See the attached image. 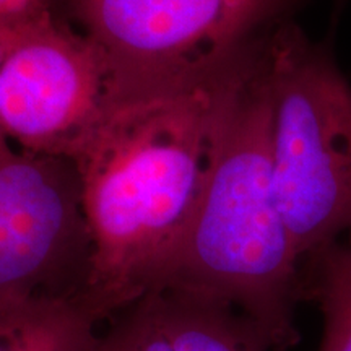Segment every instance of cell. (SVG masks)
<instances>
[{
  "mask_svg": "<svg viewBox=\"0 0 351 351\" xmlns=\"http://www.w3.org/2000/svg\"><path fill=\"white\" fill-rule=\"evenodd\" d=\"M265 39L200 80L109 95L78 147L72 161L91 241L78 301L98 326L158 291L207 182L226 109Z\"/></svg>",
  "mask_w": 351,
  "mask_h": 351,
  "instance_id": "obj_1",
  "label": "cell"
},
{
  "mask_svg": "<svg viewBox=\"0 0 351 351\" xmlns=\"http://www.w3.org/2000/svg\"><path fill=\"white\" fill-rule=\"evenodd\" d=\"M271 130L265 41L226 109L207 182L156 293L223 302L270 351H287L300 341L295 309L302 261L276 205Z\"/></svg>",
  "mask_w": 351,
  "mask_h": 351,
  "instance_id": "obj_2",
  "label": "cell"
},
{
  "mask_svg": "<svg viewBox=\"0 0 351 351\" xmlns=\"http://www.w3.org/2000/svg\"><path fill=\"white\" fill-rule=\"evenodd\" d=\"M271 168L301 261L351 231V85L324 44L285 20L267 39Z\"/></svg>",
  "mask_w": 351,
  "mask_h": 351,
  "instance_id": "obj_3",
  "label": "cell"
},
{
  "mask_svg": "<svg viewBox=\"0 0 351 351\" xmlns=\"http://www.w3.org/2000/svg\"><path fill=\"white\" fill-rule=\"evenodd\" d=\"M300 2L70 0V8L106 59L111 95H129L207 77Z\"/></svg>",
  "mask_w": 351,
  "mask_h": 351,
  "instance_id": "obj_4",
  "label": "cell"
},
{
  "mask_svg": "<svg viewBox=\"0 0 351 351\" xmlns=\"http://www.w3.org/2000/svg\"><path fill=\"white\" fill-rule=\"evenodd\" d=\"M109 95L103 52L49 7L0 28V127L15 147L72 160Z\"/></svg>",
  "mask_w": 351,
  "mask_h": 351,
  "instance_id": "obj_5",
  "label": "cell"
},
{
  "mask_svg": "<svg viewBox=\"0 0 351 351\" xmlns=\"http://www.w3.org/2000/svg\"><path fill=\"white\" fill-rule=\"evenodd\" d=\"M90 258L75 163L0 140V302L78 300Z\"/></svg>",
  "mask_w": 351,
  "mask_h": 351,
  "instance_id": "obj_6",
  "label": "cell"
},
{
  "mask_svg": "<svg viewBox=\"0 0 351 351\" xmlns=\"http://www.w3.org/2000/svg\"><path fill=\"white\" fill-rule=\"evenodd\" d=\"M96 328L77 298L0 302V351H90Z\"/></svg>",
  "mask_w": 351,
  "mask_h": 351,
  "instance_id": "obj_7",
  "label": "cell"
},
{
  "mask_svg": "<svg viewBox=\"0 0 351 351\" xmlns=\"http://www.w3.org/2000/svg\"><path fill=\"white\" fill-rule=\"evenodd\" d=\"M176 351H270L232 307L182 291L153 293Z\"/></svg>",
  "mask_w": 351,
  "mask_h": 351,
  "instance_id": "obj_8",
  "label": "cell"
},
{
  "mask_svg": "<svg viewBox=\"0 0 351 351\" xmlns=\"http://www.w3.org/2000/svg\"><path fill=\"white\" fill-rule=\"evenodd\" d=\"M301 298L313 300L324 317L319 351H351V244L333 241L301 265Z\"/></svg>",
  "mask_w": 351,
  "mask_h": 351,
  "instance_id": "obj_9",
  "label": "cell"
},
{
  "mask_svg": "<svg viewBox=\"0 0 351 351\" xmlns=\"http://www.w3.org/2000/svg\"><path fill=\"white\" fill-rule=\"evenodd\" d=\"M90 351H176L155 295L145 296L108 320Z\"/></svg>",
  "mask_w": 351,
  "mask_h": 351,
  "instance_id": "obj_10",
  "label": "cell"
},
{
  "mask_svg": "<svg viewBox=\"0 0 351 351\" xmlns=\"http://www.w3.org/2000/svg\"><path fill=\"white\" fill-rule=\"evenodd\" d=\"M49 7V0H0V28L26 20Z\"/></svg>",
  "mask_w": 351,
  "mask_h": 351,
  "instance_id": "obj_11",
  "label": "cell"
},
{
  "mask_svg": "<svg viewBox=\"0 0 351 351\" xmlns=\"http://www.w3.org/2000/svg\"><path fill=\"white\" fill-rule=\"evenodd\" d=\"M3 138H7L5 135H3V132H2V127H0V140H3Z\"/></svg>",
  "mask_w": 351,
  "mask_h": 351,
  "instance_id": "obj_12",
  "label": "cell"
},
{
  "mask_svg": "<svg viewBox=\"0 0 351 351\" xmlns=\"http://www.w3.org/2000/svg\"><path fill=\"white\" fill-rule=\"evenodd\" d=\"M348 243H350V244H351V231H350V232H348Z\"/></svg>",
  "mask_w": 351,
  "mask_h": 351,
  "instance_id": "obj_13",
  "label": "cell"
}]
</instances>
